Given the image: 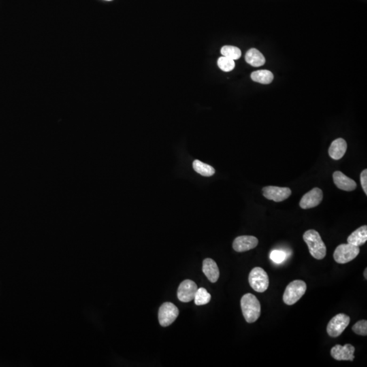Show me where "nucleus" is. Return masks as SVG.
<instances>
[{
  "label": "nucleus",
  "mask_w": 367,
  "mask_h": 367,
  "mask_svg": "<svg viewBox=\"0 0 367 367\" xmlns=\"http://www.w3.org/2000/svg\"><path fill=\"white\" fill-rule=\"evenodd\" d=\"M243 316L248 323H255L261 316V304L252 294L244 295L241 299Z\"/></svg>",
  "instance_id": "1"
},
{
  "label": "nucleus",
  "mask_w": 367,
  "mask_h": 367,
  "mask_svg": "<svg viewBox=\"0 0 367 367\" xmlns=\"http://www.w3.org/2000/svg\"><path fill=\"white\" fill-rule=\"evenodd\" d=\"M304 240L308 245L309 251L312 257L317 260H322L325 257L327 247L318 231L314 229L307 231L304 235Z\"/></svg>",
  "instance_id": "2"
},
{
  "label": "nucleus",
  "mask_w": 367,
  "mask_h": 367,
  "mask_svg": "<svg viewBox=\"0 0 367 367\" xmlns=\"http://www.w3.org/2000/svg\"><path fill=\"white\" fill-rule=\"evenodd\" d=\"M307 290L306 282L302 280H295L287 286L284 292L283 301L288 306L296 304L305 295Z\"/></svg>",
  "instance_id": "3"
},
{
  "label": "nucleus",
  "mask_w": 367,
  "mask_h": 367,
  "mask_svg": "<svg viewBox=\"0 0 367 367\" xmlns=\"http://www.w3.org/2000/svg\"><path fill=\"white\" fill-rule=\"evenodd\" d=\"M249 284L250 287L258 293H264L269 287L268 275L264 269L261 267H255L250 273Z\"/></svg>",
  "instance_id": "4"
},
{
  "label": "nucleus",
  "mask_w": 367,
  "mask_h": 367,
  "mask_svg": "<svg viewBox=\"0 0 367 367\" xmlns=\"http://www.w3.org/2000/svg\"><path fill=\"white\" fill-rule=\"evenodd\" d=\"M360 253V248L350 244H341L335 250V261L340 264H346L353 261Z\"/></svg>",
  "instance_id": "5"
},
{
  "label": "nucleus",
  "mask_w": 367,
  "mask_h": 367,
  "mask_svg": "<svg viewBox=\"0 0 367 367\" xmlns=\"http://www.w3.org/2000/svg\"><path fill=\"white\" fill-rule=\"evenodd\" d=\"M350 318L344 314H338L331 320L327 326V333L331 338H338L349 325Z\"/></svg>",
  "instance_id": "6"
},
{
  "label": "nucleus",
  "mask_w": 367,
  "mask_h": 367,
  "mask_svg": "<svg viewBox=\"0 0 367 367\" xmlns=\"http://www.w3.org/2000/svg\"><path fill=\"white\" fill-rule=\"evenodd\" d=\"M179 315L178 308L171 303H164L159 310V321L162 327H168L176 321Z\"/></svg>",
  "instance_id": "7"
},
{
  "label": "nucleus",
  "mask_w": 367,
  "mask_h": 367,
  "mask_svg": "<svg viewBox=\"0 0 367 367\" xmlns=\"http://www.w3.org/2000/svg\"><path fill=\"white\" fill-rule=\"evenodd\" d=\"M263 196L269 200L281 202L289 198L292 191L289 188L279 187V186H269L263 189Z\"/></svg>",
  "instance_id": "8"
},
{
  "label": "nucleus",
  "mask_w": 367,
  "mask_h": 367,
  "mask_svg": "<svg viewBox=\"0 0 367 367\" xmlns=\"http://www.w3.org/2000/svg\"><path fill=\"white\" fill-rule=\"evenodd\" d=\"M323 199V191L319 188H314L308 193L305 194L301 199L299 206L304 210L315 208L321 204Z\"/></svg>",
  "instance_id": "9"
},
{
  "label": "nucleus",
  "mask_w": 367,
  "mask_h": 367,
  "mask_svg": "<svg viewBox=\"0 0 367 367\" xmlns=\"http://www.w3.org/2000/svg\"><path fill=\"white\" fill-rule=\"evenodd\" d=\"M198 287L197 284L191 280H186L179 286L178 298L184 303H189L193 301Z\"/></svg>",
  "instance_id": "10"
},
{
  "label": "nucleus",
  "mask_w": 367,
  "mask_h": 367,
  "mask_svg": "<svg viewBox=\"0 0 367 367\" xmlns=\"http://www.w3.org/2000/svg\"><path fill=\"white\" fill-rule=\"evenodd\" d=\"M355 348L351 344L345 346L336 345L331 350V355L336 361H353L355 359Z\"/></svg>",
  "instance_id": "11"
},
{
  "label": "nucleus",
  "mask_w": 367,
  "mask_h": 367,
  "mask_svg": "<svg viewBox=\"0 0 367 367\" xmlns=\"http://www.w3.org/2000/svg\"><path fill=\"white\" fill-rule=\"evenodd\" d=\"M259 240L257 238L250 235H242L235 238L233 244V248L235 251L243 252L248 251L257 247Z\"/></svg>",
  "instance_id": "12"
},
{
  "label": "nucleus",
  "mask_w": 367,
  "mask_h": 367,
  "mask_svg": "<svg viewBox=\"0 0 367 367\" xmlns=\"http://www.w3.org/2000/svg\"><path fill=\"white\" fill-rule=\"evenodd\" d=\"M333 178L335 184L343 191H353L357 189V182L340 171H335Z\"/></svg>",
  "instance_id": "13"
},
{
  "label": "nucleus",
  "mask_w": 367,
  "mask_h": 367,
  "mask_svg": "<svg viewBox=\"0 0 367 367\" xmlns=\"http://www.w3.org/2000/svg\"><path fill=\"white\" fill-rule=\"evenodd\" d=\"M203 272L212 283L218 281L220 276L219 269L214 260L206 259L203 262Z\"/></svg>",
  "instance_id": "14"
},
{
  "label": "nucleus",
  "mask_w": 367,
  "mask_h": 367,
  "mask_svg": "<svg viewBox=\"0 0 367 367\" xmlns=\"http://www.w3.org/2000/svg\"><path fill=\"white\" fill-rule=\"evenodd\" d=\"M347 142L343 138L333 141L329 149L330 157L334 160H340L344 157L347 150Z\"/></svg>",
  "instance_id": "15"
},
{
  "label": "nucleus",
  "mask_w": 367,
  "mask_h": 367,
  "mask_svg": "<svg viewBox=\"0 0 367 367\" xmlns=\"http://www.w3.org/2000/svg\"><path fill=\"white\" fill-rule=\"evenodd\" d=\"M367 240V226L359 227L348 238V243L354 246H363Z\"/></svg>",
  "instance_id": "16"
},
{
  "label": "nucleus",
  "mask_w": 367,
  "mask_h": 367,
  "mask_svg": "<svg viewBox=\"0 0 367 367\" xmlns=\"http://www.w3.org/2000/svg\"><path fill=\"white\" fill-rule=\"evenodd\" d=\"M246 62L253 67H261L265 63V58L259 50L256 48H251L245 56Z\"/></svg>",
  "instance_id": "17"
},
{
  "label": "nucleus",
  "mask_w": 367,
  "mask_h": 367,
  "mask_svg": "<svg viewBox=\"0 0 367 367\" xmlns=\"http://www.w3.org/2000/svg\"><path fill=\"white\" fill-rule=\"evenodd\" d=\"M252 80L263 84H268L274 80V74L269 70H258L251 74Z\"/></svg>",
  "instance_id": "18"
},
{
  "label": "nucleus",
  "mask_w": 367,
  "mask_h": 367,
  "mask_svg": "<svg viewBox=\"0 0 367 367\" xmlns=\"http://www.w3.org/2000/svg\"><path fill=\"white\" fill-rule=\"evenodd\" d=\"M193 167L196 172L203 176L210 177L215 174V169L213 167L203 163L199 160L194 161Z\"/></svg>",
  "instance_id": "19"
},
{
  "label": "nucleus",
  "mask_w": 367,
  "mask_h": 367,
  "mask_svg": "<svg viewBox=\"0 0 367 367\" xmlns=\"http://www.w3.org/2000/svg\"><path fill=\"white\" fill-rule=\"evenodd\" d=\"M195 303L197 306H203L208 304L211 300V295L204 288H200L196 292L195 297Z\"/></svg>",
  "instance_id": "20"
},
{
  "label": "nucleus",
  "mask_w": 367,
  "mask_h": 367,
  "mask_svg": "<svg viewBox=\"0 0 367 367\" xmlns=\"http://www.w3.org/2000/svg\"><path fill=\"white\" fill-rule=\"evenodd\" d=\"M222 55L233 60H238L242 56V51L240 48L233 46H224L221 48Z\"/></svg>",
  "instance_id": "21"
},
{
  "label": "nucleus",
  "mask_w": 367,
  "mask_h": 367,
  "mask_svg": "<svg viewBox=\"0 0 367 367\" xmlns=\"http://www.w3.org/2000/svg\"><path fill=\"white\" fill-rule=\"evenodd\" d=\"M218 65L221 70L225 71V72H229V71H232L235 68V63L234 60L223 56L218 59Z\"/></svg>",
  "instance_id": "22"
},
{
  "label": "nucleus",
  "mask_w": 367,
  "mask_h": 367,
  "mask_svg": "<svg viewBox=\"0 0 367 367\" xmlns=\"http://www.w3.org/2000/svg\"><path fill=\"white\" fill-rule=\"evenodd\" d=\"M353 331L356 334L359 336H367V321L365 320H362L357 322L353 327Z\"/></svg>",
  "instance_id": "23"
},
{
  "label": "nucleus",
  "mask_w": 367,
  "mask_h": 367,
  "mask_svg": "<svg viewBox=\"0 0 367 367\" xmlns=\"http://www.w3.org/2000/svg\"><path fill=\"white\" fill-rule=\"evenodd\" d=\"M270 259L276 263H281L286 259L285 252L282 250H275L270 255Z\"/></svg>",
  "instance_id": "24"
},
{
  "label": "nucleus",
  "mask_w": 367,
  "mask_h": 367,
  "mask_svg": "<svg viewBox=\"0 0 367 367\" xmlns=\"http://www.w3.org/2000/svg\"><path fill=\"white\" fill-rule=\"evenodd\" d=\"M361 186H362L363 191L367 195V169H365V170L362 171L361 174Z\"/></svg>",
  "instance_id": "25"
},
{
  "label": "nucleus",
  "mask_w": 367,
  "mask_h": 367,
  "mask_svg": "<svg viewBox=\"0 0 367 367\" xmlns=\"http://www.w3.org/2000/svg\"><path fill=\"white\" fill-rule=\"evenodd\" d=\"M364 276L365 279H367V269H365V272H364Z\"/></svg>",
  "instance_id": "26"
},
{
  "label": "nucleus",
  "mask_w": 367,
  "mask_h": 367,
  "mask_svg": "<svg viewBox=\"0 0 367 367\" xmlns=\"http://www.w3.org/2000/svg\"><path fill=\"white\" fill-rule=\"evenodd\" d=\"M105 1H112V0H105Z\"/></svg>",
  "instance_id": "27"
}]
</instances>
